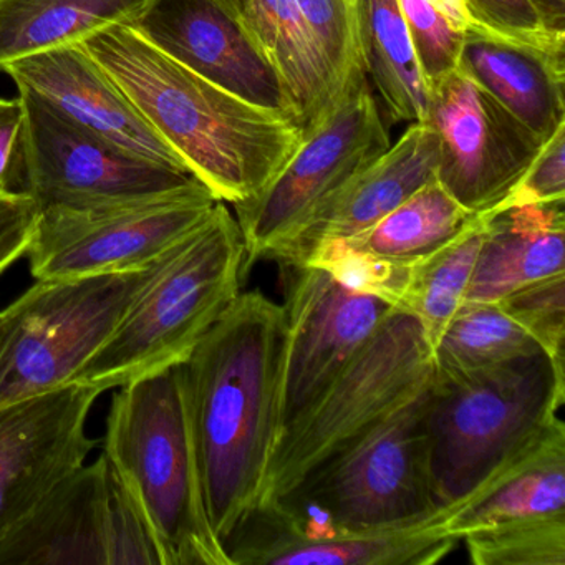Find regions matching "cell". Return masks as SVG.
Wrapping results in <instances>:
<instances>
[{"instance_id": "obj_1", "label": "cell", "mask_w": 565, "mask_h": 565, "mask_svg": "<svg viewBox=\"0 0 565 565\" xmlns=\"http://www.w3.org/2000/svg\"><path fill=\"white\" fill-rule=\"evenodd\" d=\"M286 317L259 290L241 292L181 363L204 501L221 544L259 502L279 436Z\"/></svg>"}, {"instance_id": "obj_2", "label": "cell", "mask_w": 565, "mask_h": 565, "mask_svg": "<svg viewBox=\"0 0 565 565\" xmlns=\"http://www.w3.org/2000/svg\"><path fill=\"white\" fill-rule=\"evenodd\" d=\"M82 45L223 203L256 196L300 143L302 131L292 120L211 84L131 25H115Z\"/></svg>"}, {"instance_id": "obj_3", "label": "cell", "mask_w": 565, "mask_h": 565, "mask_svg": "<svg viewBox=\"0 0 565 565\" xmlns=\"http://www.w3.org/2000/svg\"><path fill=\"white\" fill-rule=\"evenodd\" d=\"M117 390L102 456L140 505L163 565H231L207 515L183 366Z\"/></svg>"}, {"instance_id": "obj_4", "label": "cell", "mask_w": 565, "mask_h": 565, "mask_svg": "<svg viewBox=\"0 0 565 565\" xmlns=\"http://www.w3.org/2000/svg\"><path fill=\"white\" fill-rule=\"evenodd\" d=\"M244 274L243 234L220 201L164 254L110 339L74 382L104 393L180 365L239 296Z\"/></svg>"}, {"instance_id": "obj_5", "label": "cell", "mask_w": 565, "mask_h": 565, "mask_svg": "<svg viewBox=\"0 0 565 565\" xmlns=\"http://www.w3.org/2000/svg\"><path fill=\"white\" fill-rule=\"evenodd\" d=\"M564 362L545 352L458 376H435L423 409L436 512L475 491L509 456L558 418Z\"/></svg>"}, {"instance_id": "obj_6", "label": "cell", "mask_w": 565, "mask_h": 565, "mask_svg": "<svg viewBox=\"0 0 565 565\" xmlns=\"http://www.w3.org/2000/svg\"><path fill=\"white\" fill-rule=\"evenodd\" d=\"M433 373V350L422 326L393 307L339 375L279 433L259 502L287 494L317 466L418 395Z\"/></svg>"}, {"instance_id": "obj_7", "label": "cell", "mask_w": 565, "mask_h": 565, "mask_svg": "<svg viewBox=\"0 0 565 565\" xmlns=\"http://www.w3.org/2000/svg\"><path fill=\"white\" fill-rule=\"evenodd\" d=\"M160 260L117 273L39 279L0 310V406L74 382Z\"/></svg>"}, {"instance_id": "obj_8", "label": "cell", "mask_w": 565, "mask_h": 565, "mask_svg": "<svg viewBox=\"0 0 565 565\" xmlns=\"http://www.w3.org/2000/svg\"><path fill=\"white\" fill-rule=\"evenodd\" d=\"M428 386L273 501L307 521L347 532L433 521L438 512L429 492L423 433Z\"/></svg>"}, {"instance_id": "obj_9", "label": "cell", "mask_w": 565, "mask_h": 565, "mask_svg": "<svg viewBox=\"0 0 565 565\" xmlns=\"http://www.w3.org/2000/svg\"><path fill=\"white\" fill-rule=\"evenodd\" d=\"M390 145L366 74L356 75L322 124L302 135L273 180L256 196L233 204L246 249V270L256 260L269 259Z\"/></svg>"}, {"instance_id": "obj_10", "label": "cell", "mask_w": 565, "mask_h": 565, "mask_svg": "<svg viewBox=\"0 0 565 565\" xmlns=\"http://www.w3.org/2000/svg\"><path fill=\"white\" fill-rule=\"evenodd\" d=\"M200 181L153 196L41 210L25 257L35 280L137 269L160 260L214 206Z\"/></svg>"}, {"instance_id": "obj_11", "label": "cell", "mask_w": 565, "mask_h": 565, "mask_svg": "<svg viewBox=\"0 0 565 565\" xmlns=\"http://www.w3.org/2000/svg\"><path fill=\"white\" fill-rule=\"evenodd\" d=\"M426 90L423 121L438 137L436 181L469 213L494 210L547 141L458 68Z\"/></svg>"}, {"instance_id": "obj_12", "label": "cell", "mask_w": 565, "mask_h": 565, "mask_svg": "<svg viewBox=\"0 0 565 565\" xmlns=\"http://www.w3.org/2000/svg\"><path fill=\"white\" fill-rule=\"evenodd\" d=\"M19 95L25 108V193L39 210L153 196L198 181L188 171L148 160L77 127L31 95Z\"/></svg>"}, {"instance_id": "obj_13", "label": "cell", "mask_w": 565, "mask_h": 565, "mask_svg": "<svg viewBox=\"0 0 565 565\" xmlns=\"http://www.w3.org/2000/svg\"><path fill=\"white\" fill-rule=\"evenodd\" d=\"M294 269L284 303L286 339L279 383V433L339 375L393 306L353 292L319 267Z\"/></svg>"}, {"instance_id": "obj_14", "label": "cell", "mask_w": 565, "mask_h": 565, "mask_svg": "<svg viewBox=\"0 0 565 565\" xmlns=\"http://www.w3.org/2000/svg\"><path fill=\"white\" fill-rule=\"evenodd\" d=\"M100 395L72 382L0 406V539L87 462L97 446L88 416Z\"/></svg>"}, {"instance_id": "obj_15", "label": "cell", "mask_w": 565, "mask_h": 565, "mask_svg": "<svg viewBox=\"0 0 565 565\" xmlns=\"http://www.w3.org/2000/svg\"><path fill=\"white\" fill-rule=\"evenodd\" d=\"M131 28L211 84L296 124L279 77L233 0H150Z\"/></svg>"}, {"instance_id": "obj_16", "label": "cell", "mask_w": 565, "mask_h": 565, "mask_svg": "<svg viewBox=\"0 0 565 565\" xmlns=\"http://www.w3.org/2000/svg\"><path fill=\"white\" fill-rule=\"evenodd\" d=\"M2 72L14 81L19 94L31 95L77 127L131 153L188 171L84 45L21 58Z\"/></svg>"}, {"instance_id": "obj_17", "label": "cell", "mask_w": 565, "mask_h": 565, "mask_svg": "<svg viewBox=\"0 0 565 565\" xmlns=\"http://www.w3.org/2000/svg\"><path fill=\"white\" fill-rule=\"evenodd\" d=\"M436 168L438 137L425 121H415L382 157L330 196L269 259L289 269L299 267L319 244L363 233L435 181Z\"/></svg>"}, {"instance_id": "obj_18", "label": "cell", "mask_w": 565, "mask_h": 565, "mask_svg": "<svg viewBox=\"0 0 565 565\" xmlns=\"http://www.w3.org/2000/svg\"><path fill=\"white\" fill-rule=\"evenodd\" d=\"M0 565H108L104 456L65 476L0 539Z\"/></svg>"}, {"instance_id": "obj_19", "label": "cell", "mask_w": 565, "mask_h": 565, "mask_svg": "<svg viewBox=\"0 0 565 565\" xmlns=\"http://www.w3.org/2000/svg\"><path fill=\"white\" fill-rule=\"evenodd\" d=\"M458 71L542 141L565 125V49L514 41L469 24Z\"/></svg>"}, {"instance_id": "obj_20", "label": "cell", "mask_w": 565, "mask_h": 565, "mask_svg": "<svg viewBox=\"0 0 565 565\" xmlns=\"http://www.w3.org/2000/svg\"><path fill=\"white\" fill-rule=\"evenodd\" d=\"M557 514H565V426L558 418L439 512L433 525L459 541L478 529Z\"/></svg>"}, {"instance_id": "obj_21", "label": "cell", "mask_w": 565, "mask_h": 565, "mask_svg": "<svg viewBox=\"0 0 565 565\" xmlns=\"http://www.w3.org/2000/svg\"><path fill=\"white\" fill-rule=\"evenodd\" d=\"M456 544L458 539L439 534L433 521L393 531H337L312 539L237 524L223 541L231 565H431Z\"/></svg>"}, {"instance_id": "obj_22", "label": "cell", "mask_w": 565, "mask_h": 565, "mask_svg": "<svg viewBox=\"0 0 565 565\" xmlns=\"http://www.w3.org/2000/svg\"><path fill=\"white\" fill-rule=\"evenodd\" d=\"M466 302H498L512 290L565 273V200L488 211Z\"/></svg>"}, {"instance_id": "obj_23", "label": "cell", "mask_w": 565, "mask_h": 565, "mask_svg": "<svg viewBox=\"0 0 565 565\" xmlns=\"http://www.w3.org/2000/svg\"><path fill=\"white\" fill-rule=\"evenodd\" d=\"M241 15L279 77L300 131L309 134L343 92L296 0H247Z\"/></svg>"}, {"instance_id": "obj_24", "label": "cell", "mask_w": 565, "mask_h": 565, "mask_svg": "<svg viewBox=\"0 0 565 565\" xmlns=\"http://www.w3.org/2000/svg\"><path fill=\"white\" fill-rule=\"evenodd\" d=\"M150 0H0V72L12 62L131 25Z\"/></svg>"}, {"instance_id": "obj_25", "label": "cell", "mask_w": 565, "mask_h": 565, "mask_svg": "<svg viewBox=\"0 0 565 565\" xmlns=\"http://www.w3.org/2000/svg\"><path fill=\"white\" fill-rule=\"evenodd\" d=\"M366 77L395 121H423L428 90L413 54L398 0H353Z\"/></svg>"}, {"instance_id": "obj_26", "label": "cell", "mask_w": 565, "mask_h": 565, "mask_svg": "<svg viewBox=\"0 0 565 565\" xmlns=\"http://www.w3.org/2000/svg\"><path fill=\"white\" fill-rule=\"evenodd\" d=\"M484 224V214H476L451 241L409 264L408 284L398 309L418 320L431 350L466 302Z\"/></svg>"}, {"instance_id": "obj_27", "label": "cell", "mask_w": 565, "mask_h": 565, "mask_svg": "<svg viewBox=\"0 0 565 565\" xmlns=\"http://www.w3.org/2000/svg\"><path fill=\"white\" fill-rule=\"evenodd\" d=\"M475 216L435 180L347 241L383 259L413 264L451 241Z\"/></svg>"}, {"instance_id": "obj_28", "label": "cell", "mask_w": 565, "mask_h": 565, "mask_svg": "<svg viewBox=\"0 0 565 565\" xmlns=\"http://www.w3.org/2000/svg\"><path fill=\"white\" fill-rule=\"evenodd\" d=\"M544 352L498 302H465L433 347L435 376H458Z\"/></svg>"}, {"instance_id": "obj_29", "label": "cell", "mask_w": 565, "mask_h": 565, "mask_svg": "<svg viewBox=\"0 0 565 565\" xmlns=\"http://www.w3.org/2000/svg\"><path fill=\"white\" fill-rule=\"evenodd\" d=\"M461 539L476 565H565V514L504 522Z\"/></svg>"}, {"instance_id": "obj_30", "label": "cell", "mask_w": 565, "mask_h": 565, "mask_svg": "<svg viewBox=\"0 0 565 565\" xmlns=\"http://www.w3.org/2000/svg\"><path fill=\"white\" fill-rule=\"evenodd\" d=\"M302 266L319 267L347 289L376 297L393 307L402 306L409 276V264L383 259L347 239L319 244Z\"/></svg>"}, {"instance_id": "obj_31", "label": "cell", "mask_w": 565, "mask_h": 565, "mask_svg": "<svg viewBox=\"0 0 565 565\" xmlns=\"http://www.w3.org/2000/svg\"><path fill=\"white\" fill-rule=\"evenodd\" d=\"M498 303L547 355L564 362L565 273L512 290Z\"/></svg>"}, {"instance_id": "obj_32", "label": "cell", "mask_w": 565, "mask_h": 565, "mask_svg": "<svg viewBox=\"0 0 565 565\" xmlns=\"http://www.w3.org/2000/svg\"><path fill=\"white\" fill-rule=\"evenodd\" d=\"M296 4L345 92L356 75L365 74L352 0H296Z\"/></svg>"}, {"instance_id": "obj_33", "label": "cell", "mask_w": 565, "mask_h": 565, "mask_svg": "<svg viewBox=\"0 0 565 565\" xmlns=\"http://www.w3.org/2000/svg\"><path fill=\"white\" fill-rule=\"evenodd\" d=\"M416 64L426 88L458 68L465 31L456 29L428 0H398Z\"/></svg>"}, {"instance_id": "obj_34", "label": "cell", "mask_w": 565, "mask_h": 565, "mask_svg": "<svg viewBox=\"0 0 565 565\" xmlns=\"http://www.w3.org/2000/svg\"><path fill=\"white\" fill-rule=\"evenodd\" d=\"M107 475L108 565H163L157 539L140 505L108 465Z\"/></svg>"}, {"instance_id": "obj_35", "label": "cell", "mask_w": 565, "mask_h": 565, "mask_svg": "<svg viewBox=\"0 0 565 565\" xmlns=\"http://www.w3.org/2000/svg\"><path fill=\"white\" fill-rule=\"evenodd\" d=\"M472 24L514 41L565 49V35L548 31L529 0H462Z\"/></svg>"}, {"instance_id": "obj_36", "label": "cell", "mask_w": 565, "mask_h": 565, "mask_svg": "<svg viewBox=\"0 0 565 565\" xmlns=\"http://www.w3.org/2000/svg\"><path fill=\"white\" fill-rule=\"evenodd\" d=\"M565 200V125L558 128L524 177L501 204L491 211L522 204L554 203Z\"/></svg>"}, {"instance_id": "obj_37", "label": "cell", "mask_w": 565, "mask_h": 565, "mask_svg": "<svg viewBox=\"0 0 565 565\" xmlns=\"http://www.w3.org/2000/svg\"><path fill=\"white\" fill-rule=\"evenodd\" d=\"M25 108L18 98H0V194H28Z\"/></svg>"}, {"instance_id": "obj_38", "label": "cell", "mask_w": 565, "mask_h": 565, "mask_svg": "<svg viewBox=\"0 0 565 565\" xmlns=\"http://www.w3.org/2000/svg\"><path fill=\"white\" fill-rule=\"evenodd\" d=\"M39 213L28 194H0V277L25 257Z\"/></svg>"}, {"instance_id": "obj_39", "label": "cell", "mask_w": 565, "mask_h": 565, "mask_svg": "<svg viewBox=\"0 0 565 565\" xmlns=\"http://www.w3.org/2000/svg\"><path fill=\"white\" fill-rule=\"evenodd\" d=\"M548 31L565 35V0H529Z\"/></svg>"}, {"instance_id": "obj_40", "label": "cell", "mask_w": 565, "mask_h": 565, "mask_svg": "<svg viewBox=\"0 0 565 565\" xmlns=\"http://www.w3.org/2000/svg\"><path fill=\"white\" fill-rule=\"evenodd\" d=\"M428 2L459 31H465L471 24L462 0H428Z\"/></svg>"}, {"instance_id": "obj_41", "label": "cell", "mask_w": 565, "mask_h": 565, "mask_svg": "<svg viewBox=\"0 0 565 565\" xmlns=\"http://www.w3.org/2000/svg\"><path fill=\"white\" fill-rule=\"evenodd\" d=\"M247 0H233V4L236 6L237 9H243L246 6Z\"/></svg>"}, {"instance_id": "obj_42", "label": "cell", "mask_w": 565, "mask_h": 565, "mask_svg": "<svg viewBox=\"0 0 565 565\" xmlns=\"http://www.w3.org/2000/svg\"><path fill=\"white\" fill-rule=\"evenodd\" d=\"M352 2H353V0H352Z\"/></svg>"}]
</instances>
